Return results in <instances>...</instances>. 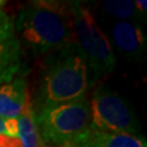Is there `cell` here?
I'll return each instance as SVG.
<instances>
[{
    "label": "cell",
    "mask_w": 147,
    "mask_h": 147,
    "mask_svg": "<svg viewBox=\"0 0 147 147\" xmlns=\"http://www.w3.org/2000/svg\"><path fill=\"white\" fill-rule=\"evenodd\" d=\"M14 32L21 47L36 57L72 44L68 1H32L14 18Z\"/></svg>",
    "instance_id": "6da1fadb"
},
{
    "label": "cell",
    "mask_w": 147,
    "mask_h": 147,
    "mask_svg": "<svg viewBox=\"0 0 147 147\" xmlns=\"http://www.w3.org/2000/svg\"><path fill=\"white\" fill-rule=\"evenodd\" d=\"M92 85L88 64L76 44L48 55L38 90L39 108L83 98Z\"/></svg>",
    "instance_id": "7a4b0ae2"
},
{
    "label": "cell",
    "mask_w": 147,
    "mask_h": 147,
    "mask_svg": "<svg viewBox=\"0 0 147 147\" xmlns=\"http://www.w3.org/2000/svg\"><path fill=\"white\" fill-rule=\"evenodd\" d=\"M73 42L84 53L92 84L116 68V56L109 38L100 28L90 5L83 1H68Z\"/></svg>",
    "instance_id": "3957f363"
},
{
    "label": "cell",
    "mask_w": 147,
    "mask_h": 147,
    "mask_svg": "<svg viewBox=\"0 0 147 147\" xmlns=\"http://www.w3.org/2000/svg\"><path fill=\"white\" fill-rule=\"evenodd\" d=\"M42 142L62 147L73 142L90 127L89 100L86 96L35 110Z\"/></svg>",
    "instance_id": "277c9868"
},
{
    "label": "cell",
    "mask_w": 147,
    "mask_h": 147,
    "mask_svg": "<svg viewBox=\"0 0 147 147\" xmlns=\"http://www.w3.org/2000/svg\"><path fill=\"white\" fill-rule=\"evenodd\" d=\"M90 127L105 133H129L138 131L136 118L129 105L118 94L104 86L95 89L89 100Z\"/></svg>",
    "instance_id": "5b68a950"
},
{
    "label": "cell",
    "mask_w": 147,
    "mask_h": 147,
    "mask_svg": "<svg viewBox=\"0 0 147 147\" xmlns=\"http://www.w3.org/2000/svg\"><path fill=\"white\" fill-rule=\"evenodd\" d=\"M22 69V47L14 32V16L0 9V85L19 75Z\"/></svg>",
    "instance_id": "8992f818"
},
{
    "label": "cell",
    "mask_w": 147,
    "mask_h": 147,
    "mask_svg": "<svg viewBox=\"0 0 147 147\" xmlns=\"http://www.w3.org/2000/svg\"><path fill=\"white\" fill-rule=\"evenodd\" d=\"M111 47L134 61L142 60L146 51V35L142 25L130 21H116L109 30Z\"/></svg>",
    "instance_id": "52a82bcc"
},
{
    "label": "cell",
    "mask_w": 147,
    "mask_h": 147,
    "mask_svg": "<svg viewBox=\"0 0 147 147\" xmlns=\"http://www.w3.org/2000/svg\"><path fill=\"white\" fill-rule=\"evenodd\" d=\"M30 94L25 78L19 74L0 85V118H19L30 104Z\"/></svg>",
    "instance_id": "ba28073f"
},
{
    "label": "cell",
    "mask_w": 147,
    "mask_h": 147,
    "mask_svg": "<svg viewBox=\"0 0 147 147\" xmlns=\"http://www.w3.org/2000/svg\"><path fill=\"white\" fill-rule=\"evenodd\" d=\"M62 147H147L146 140L136 134L105 133L89 127L73 142Z\"/></svg>",
    "instance_id": "9c48e42d"
},
{
    "label": "cell",
    "mask_w": 147,
    "mask_h": 147,
    "mask_svg": "<svg viewBox=\"0 0 147 147\" xmlns=\"http://www.w3.org/2000/svg\"><path fill=\"white\" fill-rule=\"evenodd\" d=\"M19 121V136L21 137L24 147H42V142L36 123L35 109L30 102L24 112L18 118Z\"/></svg>",
    "instance_id": "30bf717a"
},
{
    "label": "cell",
    "mask_w": 147,
    "mask_h": 147,
    "mask_svg": "<svg viewBox=\"0 0 147 147\" xmlns=\"http://www.w3.org/2000/svg\"><path fill=\"white\" fill-rule=\"evenodd\" d=\"M100 3L106 14L116 19L117 21H130L141 25L144 21L132 0H105Z\"/></svg>",
    "instance_id": "8fae6325"
},
{
    "label": "cell",
    "mask_w": 147,
    "mask_h": 147,
    "mask_svg": "<svg viewBox=\"0 0 147 147\" xmlns=\"http://www.w3.org/2000/svg\"><path fill=\"white\" fill-rule=\"evenodd\" d=\"M0 147H24L20 136H10L5 133L0 134Z\"/></svg>",
    "instance_id": "7c38bea8"
},
{
    "label": "cell",
    "mask_w": 147,
    "mask_h": 147,
    "mask_svg": "<svg viewBox=\"0 0 147 147\" xmlns=\"http://www.w3.org/2000/svg\"><path fill=\"white\" fill-rule=\"evenodd\" d=\"M5 133L10 136H19V121L18 118H11L3 120Z\"/></svg>",
    "instance_id": "4fadbf2b"
},
{
    "label": "cell",
    "mask_w": 147,
    "mask_h": 147,
    "mask_svg": "<svg viewBox=\"0 0 147 147\" xmlns=\"http://www.w3.org/2000/svg\"><path fill=\"white\" fill-rule=\"evenodd\" d=\"M135 8H136L137 12L142 16H146V10H147V1L146 0H135Z\"/></svg>",
    "instance_id": "5bb4252c"
},
{
    "label": "cell",
    "mask_w": 147,
    "mask_h": 147,
    "mask_svg": "<svg viewBox=\"0 0 147 147\" xmlns=\"http://www.w3.org/2000/svg\"><path fill=\"white\" fill-rule=\"evenodd\" d=\"M5 133V126H3V119L0 118V134Z\"/></svg>",
    "instance_id": "9a60e30c"
},
{
    "label": "cell",
    "mask_w": 147,
    "mask_h": 147,
    "mask_svg": "<svg viewBox=\"0 0 147 147\" xmlns=\"http://www.w3.org/2000/svg\"><path fill=\"white\" fill-rule=\"evenodd\" d=\"M7 3V1H3V0H0V9H2L3 8V5Z\"/></svg>",
    "instance_id": "2e32d148"
},
{
    "label": "cell",
    "mask_w": 147,
    "mask_h": 147,
    "mask_svg": "<svg viewBox=\"0 0 147 147\" xmlns=\"http://www.w3.org/2000/svg\"><path fill=\"white\" fill-rule=\"evenodd\" d=\"M42 147H53V146H49V145H42Z\"/></svg>",
    "instance_id": "e0dca14e"
}]
</instances>
